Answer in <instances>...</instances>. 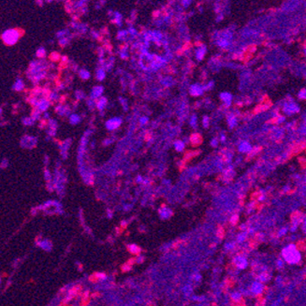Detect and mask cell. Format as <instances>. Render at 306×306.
<instances>
[{"label":"cell","mask_w":306,"mask_h":306,"mask_svg":"<svg viewBox=\"0 0 306 306\" xmlns=\"http://www.w3.org/2000/svg\"><path fill=\"white\" fill-rule=\"evenodd\" d=\"M76 95H77V97H78V98H82V97L84 96H83V94H82V92H78V91H77Z\"/></svg>","instance_id":"28"},{"label":"cell","mask_w":306,"mask_h":306,"mask_svg":"<svg viewBox=\"0 0 306 306\" xmlns=\"http://www.w3.org/2000/svg\"><path fill=\"white\" fill-rule=\"evenodd\" d=\"M218 45L225 48V47H227L228 45V41L226 39H219V41H218Z\"/></svg>","instance_id":"20"},{"label":"cell","mask_w":306,"mask_h":306,"mask_svg":"<svg viewBox=\"0 0 306 306\" xmlns=\"http://www.w3.org/2000/svg\"><path fill=\"white\" fill-rule=\"evenodd\" d=\"M129 32H130L132 35H136V34H137V31H136V30L134 29V28H132V27H131V28L129 29Z\"/></svg>","instance_id":"29"},{"label":"cell","mask_w":306,"mask_h":306,"mask_svg":"<svg viewBox=\"0 0 306 306\" xmlns=\"http://www.w3.org/2000/svg\"><path fill=\"white\" fill-rule=\"evenodd\" d=\"M228 123L230 127H234L237 125V117L234 114H230L228 117Z\"/></svg>","instance_id":"11"},{"label":"cell","mask_w":306,"mask_h":306,"mask_svg":"<svg viewBox=\"0 0 306 306\" xmlns=\"http://www.w3.org/2000/svg\"><path fill=\"white\" fill-rule=\"evenodd\" d=\"M49 105H50L49 100L42 98V99L39 100V102H38V104H37L36 108L38 109L39 110H40V112H44V110H46L47 108L49 107Z\"/></svg>","instance_id":"7"},{"label":"cell","mask_w":306,"mask_h":306,"mask_svg":"<svg viewBox=\"0 0 306 306\" xmlns=\"http://www.w3.org/2000/svg\"><path fill=\"white\" fill-rule=\"evenodd\" d=\"M205 53H206V48H205V46H202V47H200V48L197 49L196 51V57L198 60H202L203 57L205 55Z\"/></svg>","instance_id":"10"},{"label":"cell","mask_w":306,"mask_h":306,"mask_svg":"<svg viewBox=\"0 0 306 306\" xmlns=\"http://www.w3.org/2000/svg\"><path fill=\"white\" fill-rule=\"evenodd\" d=\"M21 33L18 29H8L2 34V39L5 44L13 45L18 41Z\"/></svg>","instance_id":"1"},{"label":"cell","mask_w":306,"mask_h":306,"mask_svg":"<svg viewBox=\"0 0 306 306\" xmlns=\"http://www.w3.org/2000/svg\"><path fill=\"white\" fill-rule=\"evenodd\" d=\"M283 110H284V112H285V113L290 114V113H295V112H297L298 110H299V108H298L297 104L291 101V102H287V103H285V107H284V109H283Z\"/></svg>","instance_id":"4"},{"label":"cell","mask_w":306,"mask_h":306,"mask_svg":"<svg viewBox=\"0 0 306 306\" xmlns=\"http://www.w3.org/2000/svg\"><path fill=\"white\" fill-rule=\"evenodd\" d=\"M52 58L53 59V60H58L59 59V55H58V53H52Z\"/></svg>","instance_id":"26"},{"label":"cell","mask_w":306,"mask_h":306,"mask_svg":"<svg viewBox=\"0 0 306 306\" xmlns=\"http://www.w3.org/2000/svg\"><path fill=\"white\" fill-rule=\"evenodd\" d=\"M217 144V140L216 139H214L213 140H212V145L213 146H216Z\"/></svg>","instance_id":"30"},{"label":"cell","mask_w":306,"mask_h":306,"mask_svg":"<svg viewBox=\"0 0 306 306\" xmlns=\"http://www.w3.org/2000/svg\"><path fill=\"white\" fill-rule=\"evenodd\" d=\"M79 75L82 80H88L90 78V72L88 71V70H86V69L80 70Z\"/></svg>","instance_id":"14"},{"label":"cell","mask_w":306,"mask_h":306,"mask_svg":"<svg viewBox=\"0 0 306 306\" xmlns=\"http://www.w3.org/2000/svg\"><path fill=\"white\" fill-rule=\"evenodd\" d=\"M106 76V73H105V70H104L103 69H97L96 71V78L98 80H103L104 78H105Z\"/></svg>","instance_id":"15"},{"label":"cell","mask_w":306,"mask_h":306,"mask_svg":"<svg viewBox=\"0 0 306 306\" xmlns=\"http://www.w3.org/2000/svg\"><path fill=\"white\" fill-rule=\"evenodd\" d=\"M46 55V52H45V49L44 48H39L38 51H37V56L38 57H40V58H42V57H44Z\"/></svg>","instance_id":"17"},{"label":"cell","mask_w":306,"mask_h":306,"mask_svg":"<svg viewBox=\"0 0 306 306\" xmlns=\"http://www.w3.org/2000/svg\"><path fill=\"white\" fill-rule=\"evenodd\" d=\"M121 20H122V18H121V15L119 14V13H118V12H115V13H114L113 22L116 23L117 25H120V23H121Z\"/></svg>","instance_id":"19"},{"label":"cell","mask_w":306,"mask_h":306,"mask_svg":"<svg viewBox=\"0 0 306 306\" xmlns=\"http://www.w3.org/2000/svg\"><path fill=\"white\" fill-rule=\"evenodd\" d=\"M299 97L301 99H306V89L301 90L300 93H299Z\"/></svg>","instance_id":"23"},{"label":"cell","mask_w":306,"mask_h":306,"mask_svg":"<svg viewBox=\"0 0 306 306\" xmlns=\"http://www.w3.org/2000/svg\"><path fill=\"white\" fill-rule=\"evenodd\" d=\"M103 93V87L102 86H95L94 88L92 89V92H91V97L94 99L96 98H100L101 97V95Z\"/></svg>","instance_id":"5"},{"label":"cell","mask_w":306,"mask_h":306,"mask_svg":"<svg viewBox=\"0 0 306 306\" xmlns=\"http://www.w3.org/2000/svg\"><path fill=\"white\" fill-rule=\"evenodd\" d=\"M126 35H127V31H120L119 34H118V39L125 38Z\"/></svg>","instance_id":"25"},{"label":"cell","mask_w":306,"mask_h":306,"mask_svg":"<svg viewBox=\"0 0 306 306\" xmlns=\"http://www.w3.org/2000/svg\"><path fill=\"white\" fill-rule=\"evenodd\" d=\"M80 116L77 115V114H71L69 117V122L72 124V125H76L80 122Z\"/></svg>","instance_id":"16"},{"label":"cell","mask_w":306,"mask_h":306,"mask_svg":"<svg viewBox=\"0 0 306 306\" xmlns=\"http://www.w3.org/2000/svg\"><path fill=\"white\" fill-rule=\"evenodd\" d=\"M205 90L204 86L200 85V84H193L190 86L189 88V92L192 96H198L200 95H202L203 91Z\"/></svg>","instance_id":"3"},{"label":"cell","mask_w":306,"mask_h":306,"mask_svg":"<svg viewBox=\"0 0 306 306\" xmlns=\"http://www.w3.org/2000/svg\"><path fill=\"white\" fill-rule=\"evenodd\" d=\"M96 108L98 109V110H103L104 108H105L106 105H107V98H106V97L101 96V97H100V98H98V100L96 101Z\"/></svg>","instance_id":"9"},{"label":"cell","mask_w":306,"mask_h":306,"mask_svg":"<svg viewBox=\"0 0 306 306\" xmlns=\"http://www.w3.org/2000/svg\"><path fill=\"white\" fill-rule=\"evenodd\" d=\"M238 150L240 151L241 153H249L252 150V146L248 142H241L240 144H239Z\"/></svg>","instance_id":"6"},{"label":"cell","mask_w":306,"mask_h":306,"mask_svg":"<svg viewBox=\"0 0 306 306\" xmlns=\"http://www.w3.org/2000/svg\"><path fill=\"white\" fill-rule=\"evenodd\" d=\"M56 112H58L59 114H61V115H62V114H65V112H66V108H65V107L59 106V107H57Z\"/></svg>","instance_id":"22"},{"label":"cell","mask_w":306,"mask_h":306,"mask_svg":"<svg viewBox=\"0 0 306 306\" xmlns=\"http://www.w3.org/2000/svg\"><path fill=\"white\" fill-rule=\"evenodd\" d=\"M174 147H175L176 151H178V152H182L184 149V142H182V140H176L174 142Z\"/></svg>","instance_id":"13"},{"label":"cell","mask_w":306,"mask_h":306,"mask_svg":"<svg viewBox=\"0 0 306 306\" xmlns=\"http://www.w3.org/2000/svg\"><path fill=\"white\" fill-rule=\"evenodd\" d=\"M209 117L207 116H204L203 119H202V123H203V126L204 127H208V126H209Z\"/></svg>","instance_id":"24"},{"label":"cell","mask_w":306,"mask_h":306,"mask_svg":"<svg viewBox=\"0 0 306 306\" xmlns=\"http://www.w3.org/2000/svg\"><path fill=\"white\" fill-rule=\"evenodd\" d=\"M121 123H122V120L119 117H114V118H110V120H108L106 122V127L109 130H114L121 126Z\"/></svg>","instance_id":"2"},{"label":"cell","mask_w":306,"mask_h":306,"mask_svg":"<svg viewBox=\"0 0 306 306\" xmlns=\"http://www.w3.org/2000/svg\"><path fill=\"white\" fill-rule=\"evenodd\" d=\"M220 98L222 101H223L225 104H227V105H230L231 101H232V96H231V94L228 92L222 93L220 95Z\"/></svg>","instance_id":"8"},{"label":"cell","mask_w":306,"mask_h":306,"mask_svg":"<svg viewBox=\"0 0 306 306\" xmlns=\"http://www.w3.org/2000/svg\"><path fill=\"white\" fill-rule=\"evenodd\" d=\"M34 121H35V120L33 119L32 117H31V118H25V120H23V122H25L23 124H25V125H26V126H31L32 124H34Z\"/></svg>","instance_id":"21"},{"label":"cell","mask_w":306,"mask_h":306,"mask_svg":"<svg viewBox=\"0 0 306 306\" xmlns=\"http://www.w3.org/2000/svg\"><path fill=\"white\" fill-rule=\"evenodd\" d=\"M305 55H306V50H305Z\"/></svg>","instance_id":"31"},{"label":"cell","mask_w":306,"mask_h":306,"mask_svg":"<svg viewBox=\"0 0 306 306\" xmlns=\"http://www.w3.org/2000/svg\"><path fill=\"white\" fill-rule=\"evenodd\" d=\"M23 87H25V85H23V82L21 79H18L16 80V82L14 83V85H13V89L16 91H22L23 89Z\"/></svg>","instance_id":"12"},{"label":"cell","mask_w":306,"mask_h":306,"mask_svg":"<svg viewBox=\"0 0 306 306\" xmlns=\"http://www.w3.org/2000/svg\"><path fill=\"white\" fill-rule=\"evenodd\" d=\"M197 124H198V118H197V116L194 114V115L191 116V118H190V125L192 126L193 127H196Z\"/></svg>","instance_id":"18"},{"label":"cell","mask_w":306,"mask_h":306,"mask_svg":"<svg viewBox=\"0 0 306 306\" xmlns=\"http://www.w3.org/2000/svg\"><path fill=\"white\" fill-rule=\"evenodd\" d=\"M140 124L144 125V124H146L148 122V118H147V117H142L140 120Z\"/></svg>","instance_id":"27"}]
</instances>
